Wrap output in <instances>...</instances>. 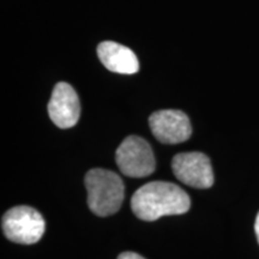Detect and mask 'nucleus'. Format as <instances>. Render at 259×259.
<instances>
[{"label": "nucleus", "instance_id": "obj_5", "mask_svg": "<svg viewBox=\"0 0 259 259\" xmlns=\"http://www.w3.org/2000/svg\"><path fill=\"white\" fill-rule=\"evenodd\" d=\"M171 169L178 180L194 189H209L213 184L211 162L203 153L176 155L171 160Z\"/></svg>", "mask_w": 259, "mask_h": 259}, {"label": "nucleus", "instance_id": "obj_7", "mask_svg": "<svg viewBox=\"0 0 259 259\" xmlns=\"http://www.w3.org/2000/svg\"><path fill=\"white\" fill-rule=\"evenodd\" d=\"M51 120L60 128L73 127L80 115V103L77 93L69 83L60 82L54 87L48 103Z\"/></svg>", "mask_w": 259, "mask_h": 259}, {"label": "nucleus", "instance_id": "obj_3", "mask_svg": "<svg viewBox=\"0 0 259 259\" xmlns=\"http://www.w3.org/2000/svg\"><path fill=\"white\" fill-rule=\"evenodd\" d=\"M2 227L9 240L17 244L31 245L42 238L46 225L42 215L36 209L27 205H19L4 213Z\"/></svg>", "mask_w": 259, "mask_h": 259}, {"label": "nucleus", "instance_id": "obj_6", "mask_svg": "<svg viewBox=\"0 0 259 259\" xmlns=\"http://www.w3.org/2000/svg\"><path fill=\"white\" fill-rule=\"evenodd\" d=\"M149 126L154 137L163 144L186 142L192 134L189 116L178 109H163L149 116Z\"/></svg>", "mask_w": 259, "mask_h": 259}, {"label": "nucleus", "instance_id": "obj_4", "mask_svg": "<svg viewBox=\"0 0 259 259\" xmlns=\"http://www.w3.org/2000/svg\"><path fill=\"white\" fill-rule=\"evenodd\" d=\"M115 161L124 176L130 178H145L153 174L156 161L150 144L138 136H128L119 145Z\"/></svg>", "mask_w": 259, "mask_h": 259}, {"label": "nucleus", "instance_id": "obj_8", "mask_svg": "<svg viewBox=\"0 0 259 259\" xmlns=\"http://www.w3.org/2000/svg\"><path fill=\"white\" fill-rule=\"evenodd\" d=\"M97 56L106 69L121 74L138 72L139 61L130 48L113 41L101 42L97 47Z\"/></svg>", "mask_w": 259, "mask_h": 259}, {"label": "nucleus", "instance_id": "obj_1", "mask_svg": "<svg viewBox=\"0 0 259 259\" xmlns=\"http://www.w3.org/2000/svg\"><path fill=\"white\" fill-rule=\"evenodd\" d=\"M189 194L173 183L153 181L136 191L131 209L142 221H156L162 216L181 215L190 210Z\"/></svg>", "mask_w": 259, "mask_h": 259}, {"label": "nucleus", "instance_id": "obj_9", "mask_svg": "<svg viewBox=\"0 0 259 259\" xmlns=\"http://www.w3.org/2000/svg\"><path fill=\"white\" fill-rule=\"evenodd\" d=\"M118 259H145V258L142 257V255H139L138 253H135V252H124V253L119 255Z\"/></svg>", "mask_w": 259, "mask_h": 259}, {"label": "nucleus", "instance_id": "obj_2", "mask_svg": "<svg viewBox=\"0 0 259 259\" xmlns=\"http://www.w3.org/2000/svg\"><path fill=\"white\" fill-rule=\"evenodd\" d=\"M89 209L97 216H111L121 208L124 200V183L118 174L112 170L94 168L87 173Z\"/></svg>", "mask_w": 259, "mask_h": 259}, {"label": "nucleus", "instance_id": "obj_10", "mask_svg": "<svg viewBox=\"0 0 259 259\" xmlns=\"http://www.w3.org/2000/svg\"><path fill=\"white\" fill-rule=\"evenodd\" d=\"M254 231H255V235H257V239H258V242H259V212H258V215H257V219H255Z\"/></svg>", "mask_w": 259, "mask_h": 259}]
</instances>
